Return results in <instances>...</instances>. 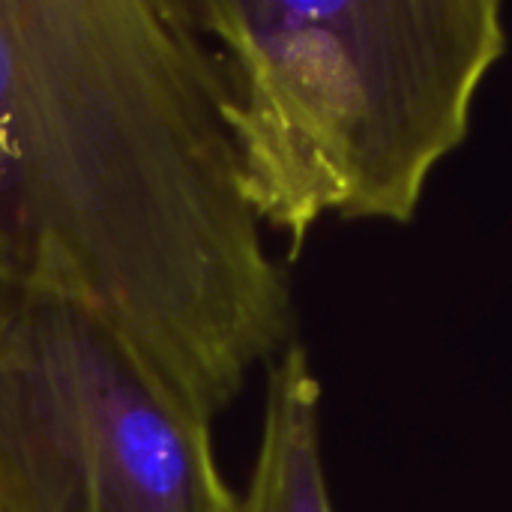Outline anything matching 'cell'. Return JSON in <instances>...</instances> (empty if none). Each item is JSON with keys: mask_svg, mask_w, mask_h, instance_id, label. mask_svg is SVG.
<instances>
[{"mask_svg": "<svg viewBox=\"0 0 512 512\" xmlns=\"http://www.w3.org/2000/svg\"><path fill=\"white\" fill-rule=\"evenodd\" d=\"M189 3L0 0V282L105 318L216 420L297 339Z\"/></svg>", "mask_w": 512, "mask_h": 512, "instance_id": "cell-1", "label": "cell"}, {"mask_svg": "<svg viewBox=\"0 0 512 512\" xmlns=\"http://www.w3.org/2000/svg\"><path fill=\"white\" fill-rule=\"evenodd\" d=\"M246 198L297 258L324 219L408 225L510 51L501 0H198Z\"/></svg>", "mask_w": 512, "mask_h": 512, "instance_id": "cell-2", "label": "cell"}, {"mask_svg": "<svg viewBox=\"0 0 512 512\" xmlns=\"http://www.w3.org/2000/svg\"><path fill=\"white\" fill-rule=\"evenodd\" d=\"M210 429L93 309L0 282V512H237Z\"/></svg>", "mask_w": 512, "mask_h": 512, "instance_id": "cell-3", "label": "cell"}, {"mask_svg": "<svg viewBox=\"0 0 512 512\" xmlns=\"http://www.w3.org/2000/svg\"><path fill=\"white\" fill-rule=\"evenodd\" d=\"M237 512H336L324 468L321 381L300 342L267 366L261 435Z\"/></svg>", "mask_w": 512, "mask_h": 512, "instance_id": "cell-4", "label": "cell"}]
</instances>
